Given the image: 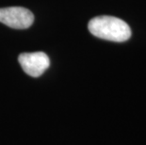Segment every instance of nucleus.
I'll use <instances>...</instances> for the list:
<instances>
[{
  "mask_svg": "<svg viewBox=\"0 0 146 145\" xmlns=\"http://www.w3.org/2000/svg\"><path fill=\"white\" fill-rule=\"evenodd\" d=\"M34 15L27 9L9 7L0 9V23L15 29H26L33 24Z\"/></svg>",
  "mask_w": 146,
  "mask_h": 145,
  "instance_id": "obj_2",
  "label": "nucleus"
},
{
  "mask_svg": "<svg viewBox=\"0 0 146 145\" xmlns=\"http://www.w3.org/2000/svg\"><path fill=\"white\" fill-rule=\"evenodd\" d=\"M89 31L97 38L123 42L131 37V29L125 21L113 16H97L88 24Z\"/></svg>",
  "mask_w": 146,
  "mask_h": 145,
  "instance_id": "obj_1",
  "label": "nucleus"
},
{
  "mask_svg": "<svg viewBox=\"0 0 146 145\" xmlns=\"http://www.w3.org/2000/svg\"><path fill=\"white\" fill-rule=\"evenodd\" d=\"M18 60L24 72L32 77L41 76L50 66V60L43 52L22 53Z\"/></svg>",
  "mask_w": 146,
  "mask_h": 145,
  "instance_id": "obj_3",
  "label": "nucleus"
}]
</instances>
